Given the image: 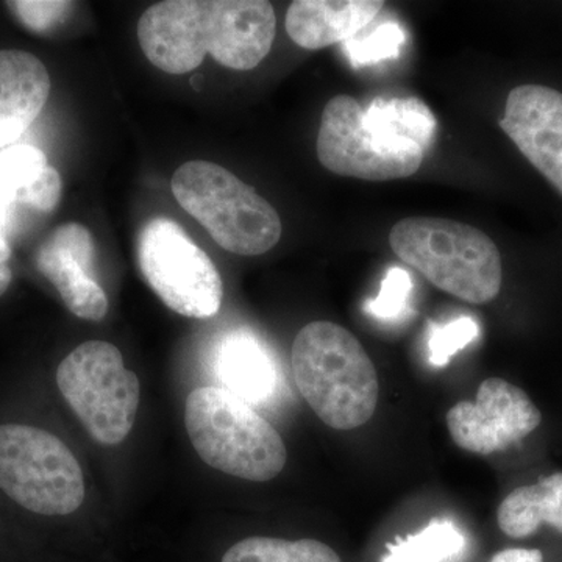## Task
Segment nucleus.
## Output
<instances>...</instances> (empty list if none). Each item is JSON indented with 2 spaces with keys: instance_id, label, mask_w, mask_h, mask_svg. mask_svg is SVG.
<instances>
[{
  "instance_id": "nucleus-6",
  "label": "nucleus",
  "mask_w": 562,
  "mask_h": 562,
  "mask_svg": "<svg viewBox=\"0 0 562 562\" xmlns=\"http://www.w3.org/2000/svg\"><path fill=\"white\" fill-rule=\"evenodd\" d=\"M172 192L222 249L257 257L280 241L283 225L276 209L220 165L184 162L173 173Z\"/></svg>"
},
{
  "instance_id": "nucleus-19",
  "label": "nucleus",
  "mask_w": 562,
  "mask_h": 562,
  "mask_svg": "<svg viewBox=\"0 0 562 562\" xmlns=\"http://www.w3.org/2000/svg\"><path fill=\"white\" fill-rule=\"evenodd\" d=\"M47 166L46 155L33 146H11L0 150V221L9 225L21 192L38 179Z\"/></svg>"
},
{
  "instance_id": "nucleus-25",
  "label": "nucleus",
  "mask_w": 562,
  "mask_h": 562,
  "mask_svg": "<svg viewBox=\"0 0 562 562\" xmlns=\"http://www.w3.org/2000/svg\"><path fill=\"white\" fill-rule=\"evenodd\" d=\"M491 562H543L538 549H506L492 557Z\"/></svg>"
},
{
  "instance_id": "nucleus-16",
  "label": "nucleus",
  "mask_w": 562,
  "mask_h": 562,
  "mask_svg": "<svg viewBox=\"0 0 562 562\" xmlns=\"http://www.w3.org/2000/svg\"><path fill=\"white\" fill-rule=\"evenodd\" d=\"M497 522L513 539L530 538L542 525L562 535V472L542 476L506 495L498 506Z\"/></svg>"
},
{
  "instance_id": "nucleus-20",
  "label": "nucleus",
  "mask_w": 562,
  "mask_h": 562,
  "mask_svg": "<svg viewBox=\"0 0 562 562\" xmlns=\"http://www.w3.org/2000/svg\"><path fill=\"white\" fill-rule=\"evenodd\" d=\"M405 31L395 21L382 22L371 32L357 33L344 43L347 58L353 68L394 60L401 55L405 44Z\"/></svg>"
},
{
  "instance_id": "nucleus-7",
  "label": "nucleus",
  "mask_w": 562,
  "mask_h": 562,
  "mask_svg": "<svg viewBox=\"0 0 562 562\" xmlns=\"http://www.w3.org/2000/svg\"><path fill=\"white\" fill-rule=\"evenodd\" d=\"M0 490L29 512L68 516L85 501L83 472L57 436L29 425H0Z\"/></svg>"
},
{
  "instance_id": "nucleus-10",
  "label": "nucleus",
  "mask_w": 562,
  "mask_h": 562,
  "mask_svg": "<svg viewBox=\"0 0 562 562\" xmlns=\"http://www.w3.org/2000/svg\"><path fill=\"white\" fill-rule=\"evenodd\" d=\"M542 414L530 395L503 379L480 384L475 402H460L447 413L453 442L465 452H505L541 425Z\"/></svg>"
},
{
  "instance_id": "nucleus-14",
  "label": "nucleus",
  "mask_w": 562,
  "mask_h": 562,
  "mask_svg": "<svg viewBox=\"0 0 562 562\" xmlns=\"http://www.w3.org/2000/svg\"><path fill=\"white\" fill-rule=\"evenodd\" d=\"M383 7L380 0H295L284 25L297 46L319 50L364 31Z\"/></svg>"
},
{
  "instance_id": "nucleus-13",
  "label": "nucleus",
  "mask_w": 562,
  "mask_h": 562,
  "mask_svg": "<svg viewBox=\"0 0 562 562\" xmlns=\"http://www.w3.org/2000/svg\"><path fill=\"white\" fill-rule=\"evenodd\" d=\"M50 94L49 70L35 55L0 50V150L40 116Z\"/></svg>"
},
{
  "instance_id": "nucleus-8",
  "label": "nucleus",
  "mask_w": 562,
  "mask_h": 562,
  "mask_svg": "<svg viewBox=\"0 0 562 562\" xmlns=\"http://www.w3.org/2000/svg\"><path fill=\"white\" fill-rule=\"evenodd\" d=\"M63 397L91 438L117 446L131 435L139 406V380L113 344L88 341L70 351L57 371Z\"/></svg>"
},
{
  "instance_id": "nucleus-11",
  "label": "nucleus",
  "mask_w": 562,
  "mask_h": 562,
  "mask_svg": "<svg viewBox=\"0 0 562 562\" xmlns=\"http://www.w3.org/2000/svg\"><path fill=\"white\" fill-rule=\"evenodd\" d=\"M95 243L79 222L55 228L36 251V269L54 284L74 316L101 321L109 313V299L92 277Z\"/></svg>"
},
{
  "instance_id": "nucleus-4",
  "label": "nucleus",
  "mask_w": 562,
  "mask_h": 562,
  "mask_svg": "<svg viewBox=\"0 0 562 562\" xmlns=\"http://www.w3.org/2000/svg\"><path fill=\"white\" fill-rule=\"evenodd\" d=\"M391 249L431 284L483 305L501 294L502 257L486 233L443 217H408L390 233Z\"/></svg>"
},
{
  "instance_id": "nucleus-12",
  "label": "nucleus",
  "mask_w": 562,
  "mask_h": 562,
  "mask_svg": "<svg viewBox=\"0 0 562 562\" xmlns=\"http://www.w3.org/2000/svg\"><path fill=\"white\" fill-rule=\"evenodd\" d=\"M502 131L562 194V94L542 85L509 92Z\"/></svg>"
},
{
  "instance_id": "nucleus-21",
  "label": "nucleus",
  "mask_w": 562,
  "mask_h": 562,
  "mask_svg": "<svg viewBox=\"0 0 562 562\" xmlns=\"http://www.w3.org/2000/svg\"><path fill=\"white\" fill-rule=\"evenodd\" d=\"M479 333V324L468 316L458 317L443 325H432L428 336V360L436 368H443L449 364L453 355L475 341Z\"/></svg>"
},
{
  "instance_id": "nucleus-22",
  "label": "nucleus",
  "mask_w": 562,
  "mask_h": 562,
  "mask_svg": "<svg viewBox=\"0 0 562 562\" xmlns=\"http://www.w3.org/2000/svg\"><path fill=\"white\" fill-rule=\"evenodd\" d=\"M414 283L412 273L402 268H391L386 272L379 295L366 302V313L380 321H395L408 310Z\"/></svg>"
},
{
  "instance_id": "nucleus-23",
  "label": "nucleus",
  "mask_w": 562,
  "mask_h": 562,
  "mask_svg": "<svg viewBox=\"0 0 562 562\" xmlns=\"http://www.w3.org/2000/svg\"><path fill=\"white\" fill-rule=\"evenodd\" d=\"M72 2H41V0H21L9 2V9L22 25L33 32H47L60 24L63 18L72 10Z\"/></svg>"
},
{
  "instance_id": "nucleus-2",
  "label": "nucleus",
  "mask_w": 562,
  "mask_h": 562,
  "mask_svg": "<svg viewBox=\"0 0 562 562\" xmlns=\"http://www.w3.org/2000/svg\"><path fill=\"white\" fill-rule=\"evenodd\" d=\"M438 133L420 99L375 98L368 106L341 94L322 113L317 158L336 176L368 181L406 179L419 171Z\"/></svg>"
},
{
  "instance_id": "nucleus-15",
  "label": "nucleus",
  "mask_w": 562,
  "mask_h": 562,
  "mask_svg": "<svg viewBox=\"0 0 562 562\" xmlns=\"http://www.w3.org/2000/svg\"><path fill=\"white\" fill-rule=\"evenodd\" d=\"M216 368L225 390L246 403L266 402L276 394V361L249 333H233L222 342Z\"/></svg>"
},
{
  "instance_id": "nucleus-9",
  "label": "nucleus",
  "mask_w": 562,
  "mask_h": 562,
  "mask_svg": "<svg viewBox=\"0 0 562 562\" xmlns=\"http://www.w3.org/2000/svg\"><path fill=\"white\" fill-rule=\"evenodd\" d=\"M136 260L150 290L172 312L190 319H210L220 312L221 273L177 222H147L136 241Z\"/></svg>"
},
{
  "instance_id": "nucleus-24",
  "label": "nucleus",
  "mask_w": 562,
  "mask_h": 562,
  "mask_svg": "<svg viewBox=\"0 0 562 562\" xmlns=\"http://www.w3.org/2000/svg\"><path fill=\"white\" fill-rule=\"evenodd\" d=\"M61 176L54 166H47L38 179L29 184L18 198V205L27 206L40 213H52L61 201Z\"/></svg>"
},
{
  "instance_id": "nucleus-27",
  "label": "nucleus",
  "mask_w": 562,
  "mask_h": 562,
  "mask_svg": "<svg viewBox=\"0 0 562 562\" xmlns=\"http://www.w3.org/2000/svg\"><path fill=\"white\" fill-rule=\"evenodd\" d=\"M11 279H13V273H11L10 261L0 260V295L5 294L9 290Z\"/></svg>"
},
{
  "instance_id": "nucleus-26",
  "label": "nucleus",
  "mask_w": 562,
  "mask_h": 562,
  "mask_svg": "<svg viewBox=\"0 0 562 562\" xmlns=\"http://www.w3.org/2000/svg\"><path fill=\"white\" fill-rule=\"evenodd\" d=\"M9 225L5 222L0 221V260L10 261L11 247L9 243V232H7Z\"/></svg>"
},
{
  "instance_id": "nucleus-1",
  "label": "nucleus",
  "mask_w": 562,
  "mask_h": 562,
  "mask_svg": "<svg viewBox=\"0 0 562 562\" xmlns=\"http://www.w3.org/2000/svg\"><path fill=\"white\" fill-rule=\"evenodd\" d=\"M277 18L266 0H166L139 18V46L162 72H191L210 54L228 69L250 70L272 49Z\"/></svg>"
},
{
  "instance_id": "nucleus-3",
  "label": "nucleus",
  "mask_w": 562,
  "mask_h": 562,
  "mask_svg": "<svg viewBox=\"0 0 562 562\" xmlns=\"http://www.w3.org/2000/svg\"><path fill=\"white\" fill-rule=\"evenodd\" d=\"M291 362L299 391L325 425L349 431L372 419L379 376L353 333L333 322H312L295 336Z\"/></svg>"
},
{
  "instance_id": "nucleus-18",
  "label": "nucleus",
  "mask_w": 562,
  "mask_h": 562,
  "mask_svg": "<svg viewBox=\"0 0 562 562\" xmlns=\"http://www.w3.org/2000/svg\"><path fill=\"white\" fill-rule=\"evenodd\" d=\"M465 539L450 520H431L424 530L387 546L383 562H447L464 550Z\"/></svg>"
},
{
  "instance_id": "nucleus-17",
  "label": "nucleus",
  "mask_w": 562,
  "mask_h": 562,
  "mask_svg": "<svg viewBox=\"0 0 562 562\" xmlns=\"http://www.w3.org/2000/svg\"><path fill=\"white\" fill-rule=\"evenodd\" d=\"M222 562H341V558L327 543L314 539L286 541L254 536L231 547Z\"/></svg>"
},
{
  "instance_id": "nucleus-5",
  "label": "nucleus",
  "mask_w": 562,
  "mask_h": 562,
  "mask_svg": "<svg viewBox=\"0 0 562 562\" xmlns=\"http://www.w3.org/2000/svg\"><path fill=\"white\" fill-rule=\"evenodd\" d=\"M184 425L202 461L228 475L269 482L286 465V447L276 428L224 387L192 391Z\"/></svg>"
}]
</instances>
